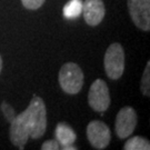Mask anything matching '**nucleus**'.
<instances>
[{
  "mask_svg": "<svg viewBox=\"0 0 150 150\" xmlns=\"http://www.w3.org/2000/svg\"><path fill=\"white\" fill-rule=\"evenodd\" d=\"M88 103L92 110L105 112L110 106V92L106 81L97 79L91 83L88 92Z\"/></svg>",
  "mask_w": 150,
  "mask_h": 150,
  "instance_id": "4",
  "label": "nucleus"
},
{
  "mask_svg": "<svg viewBox=\"0 0 150 150\" xmlns=\"http://www.w3.org/2000/svg\"><path fill=\"white\" fill-rule=\"evenodd\" d=\"M128 9L134 26L144 31H149L150 0H128Z\"/></svg>",
  "mask_w": 150,
  "mask_h": 150,
  "instance_id": "7",
  "label": "nucleus"
},
{
  "mask_svg": "<svg viewBox=\"0 0 150 150\" xmlns=\"http://www.w3.org/2000/svg\"><path fill=\"white\" fill-rule=\"evenodd\" d=\"M1 70H2V58H1V54H0V74H1Z\"/></svg>",
  "mask_w": 150,
  "mask_h": 150,
  "instance_id": "17",
  "label": "nucleus"
},
{
  "mask_svg": "<svg viewBox=\"0 0 150 150\" xmlns=\"http://www.w3.org/2000/svg\"><path fill=\"white\" fill-rule=\"evenodd\" d=\"M87 138L95 149L101 150L107 148L110 144L111 132L105 122L100 120H92L87 126Z\"/></svg>",
  "mask_w": 150,
  "mask_h": 150,
  "instance_id": "5",
  "label": "nucleus"
},
{
  "mask_svg": "<svg viewBox=\"0 0 150 150\" xmlns=\"http://www.w3.org/2000/svg\"><path fill=\"white\" fill-rule=\"evenodd\" d=\"M60 149V145L57 140H47L41 146V150H58Z\"/></svg>",
  "mask_w": 150,
  "mask_h": 150,
  "instance_id": "15",
  "label": "nucleus"
},
{
  "mask_svg": "<svg viewBox=\"0 0 150 150\" xmlns=\"http://www.w3.org/2000/svg\"><path fill=\"white\" fill-rule=\"evenodd\" d=\"M62 149L64 150H76L77 148H76L74 145H70V146H64V147H62Z\"/></svg>",
  "mask_w": 150,
  "mask_h": 150,
  "instance_id": "16",
  "label": "nucleus"
},
{
  "mask_svg": "<svg viewBox=\"0 0 150 150\" xmlns=\"http://www.w3.org/2000/svg\"><path fill=\"white\" fill-rule=\"evenodd\" d=\"M125 50L119 42L111 43L106 50L103 64L107 76L112 80H118L125 71Z\"/></svg>",
  "mask_w": 150,
  "mask_h": 150,
  "instance_id": "3",
  "label": "nucleus"
},
{
  "mask_svg": "<svg viewBox=\"0 0 150 150\" xmlns=\"http://www.w3.org/2000/svg\"><path fill=\"white\" fill-rule=\"evenodd\" d=\"M45 1L46 0H21V4L29 10H37L45 4Z\"/></svg>",
  "mask_w": 150,
  "mask_h": 150,
  "instance_id": "13",
  "label": "nucleus"
},
{
  "mask_svg": "<svg viewBox=\"0 0 150 150\" xmlns=\"http://www.w3.org/2000/svg\"><path fill=\"white\" fill-rule=\"evenodd\" d=\"M1 110H2V113L5 115V117L7 118L8 121H12V119L16 117V115H15V111H13V109L11 107L9 103H7V102H2L1 103Z\"/></svg>",
  "mask_w": 150,
  "mask_h": 150,
  "instance_id": "14",
  "label": "nucleus"
},
{
  "mask_svg": "<svg viewBox=\"0 0 150 150\" xmlns=\"http://www.w3.org/2000/svg\"><path fill=\"white\" fill-rule=\"evenodd\" d=\"M82 12V1L81 0H70L64 7V16L67 19H74Z\"/></svg>",
  "mask_w": 150,
  "mask_h": 150,
  "instance_id": "11",
  "label": "nucleus"
},
{
  "mask_svg": "<svg viewBox=\"0 0 150 150\" xmlns=\"http://www.w3.org/2000/svg\"><path fill=\"white\" fill-rule=\"evenodd\" d=\"M125 150H149L150 149V142L149 140L142 137H132L127 140V142L123 146Z\"/></svg>",
  "mask_w": 150,
  "mask_h": 150,
  "instance_id": "10",
  "label": "nucleus"
},
{
  "mask_svg": "<svg viewBox=\"0 0 150 150\" xmlns=\"http://www.w3.org/2000/svg\"><path fill=\"white\" fill-rule=\"evenodd\" d=\"M82 12L87 25L96 27L105 18L106 9L102 0H85L82 2Z\"/></svg>",
  "mask_w": 150,
  "mask_h": 150,
  "instance_id": "8",
  "label": "nucleus"
},
{
  "mask_svg": "<svg viewBox=\"0 0 150 150\" xmlns=\"http://www.w3.org/2000/svg\"><path fill=\"white\" fill-rule=\"evenodd\" d=\"M56 137H57V141L60 146H70L74 145L76 141L75 131L72 128L68 126L64 122H59L56 127Z\"/></svg>",
  "mask_w": 150,
  "mask_h": 150,
  "instance_id": "9",
  "label": "nucleus"
},
{
  "mask_svg": "<svg viewBox=\"0 0 150 150\" xmlns=\"http://www.w3.org/2000/svg\"><path fill=\"white\" fill-rule=\"evenodd\" d=\"M138 123L137 112L132 107H123L119 110L116 117V134L120 139H126L130 137Z\"/></svg>",
  "mask_w": 150,
  "mask_h": 150,
  "instance_id": "6",
  "label": "nucleus"
},
{
  "mask_svg": "<svg viewBox=\"0 0 150 150\" xmlns=\"http://www.w3.org/2000/svg\"><path fill=\"white\" fill-rule=\"evenodd\" d=\"M83 72L75 62L64 64L59 71V83L64 92L68 95H77L83 86Z\"/></svg>",
  "mask_w": 150,
  "mask_h": 150,
  "instance_id": "2",
  "label": "nucleus"
},
{
  "mask_svg": "<svg viewBox=\"0 0 150 150\" xmlns=\"http://www.w3.org/2000/svg\"><path fill=\"white\" fill-rule=\"evenodd\" d=\"M141 92L146 97L150 96V62H147V66L144 71V75L141 78Z\"/></svg>",
  "mask_w": 150,
  "mask_h": 150,
  "instance_id": "12",
  "label": "nucleus"
},
{
  "mask_svg": "<svg viewBox=\"0 0 150 150\" xmlns=\"http://www.w3.org/2000/svg\"><path fill=\"white\" fill-rule=\"evenodd\" d=\"M47 129V109L42 98L33 97L26 110L10 122L9 137L12 145L23 149L29 138H41Z\"/></svg>",
  "mask_w": 150,
  "mask_h": 150,
  "instance_id": "1",
  "label": "nucleus"
}]
</instances>
